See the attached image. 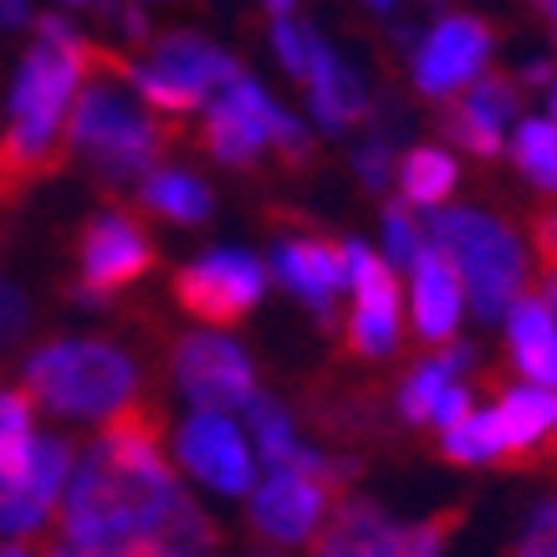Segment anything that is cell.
Masks as SVG:
<instances>
[{"instance_id":"cell-1","label":"cell","mask_w":557,"mask_h":557,"mask_svg":"<svg viewBox=\"0 0 557 557\" xmlns=\"http://www.w3.org/2000/svg\"><path fill=\"white\" fill-rule=\"evenodd\" d=\"M108 420L113 424L83 456L67 486L62 553H153L174 502L185 496L159 445V409L123 405Z\"/></svg>"},{"instance_id":"cell-2","label":"cell","mask_w":557,"mask_h":557,"mask_svg":"<svg viewBox=\"0 0 557 557\" xmlns=\"http://www.w3.org/2000/svg\"><path fill=\"white\" fill-rule=\"evenodd\" d=\"M170 138H174L170 123H159L144 108V98H134L128 62H119L113 51H98L83 41V87L72 92L67 144L83 149L98 164L102 185L144 180Z\"/></svg>"},{"instance_id":"cell-3","label":"cell","mask_w":557,"mask_h":557,"mask_svg":"<svg viewBox=\"0 0 557 557\" xmlns=\"http://www.w3.org/2000/svg\"><path fill=\"white\" fill-rule=\"evenodd\" d=\"M83 83V36L77 41H36L21 57L16 87H11V128L0 138V149L11 159L21 180L57 170L67 149H62V119L72 108V92Z\"/></svg>"},{"instance_id":"cell-4","label":"cell","mask_w":557,"mask_h":557,"mask_svg":"<svg viewBox=\"0 0 557 557\" xmlns=\"http://www.w3.org/2000/svg\"><path fill=\"white\" fill-rule=\"evenodd\" d=\"M32 405H47L67 420H108L138 394V363L113 343L67 338L26 363Z\"/></svg>"},{"instance_id":"cell-5","label":"cell","mask_w":557,"mask_h":557,"mask_svg":"<svg viewBox=\"0 0 557 557\" xmlns=\"http://www.w3.org/2000/svg\"><path fill=\"white\" fill-rule=\"evenodd\" d=\"M430 246H440L456 261L460 287L471 297L475 318L496 322L517 302V292L527 282V256L522 240L511 236L502 220L481 215V210H445L430 225Z\"/></svg>"},{"instance_id":"cell-6","label":"cell","mask_w":557,"mask_h":557,"mask_svg":"<svg viewBox=\"0 0 557 557\" xmlns=\"http://www.w3.org/2000/svg\"><path fill=\"white\" fill-rule=\"evenodd\" d=\"M236 72V57L200 41V36H170L153 47L149 67H128V83L144 102L164 108V113H189L210 98V87H225Z\"/></svg>"},{"instance_id":"cell-7","label":"cell","mask_w":557,"mask_h":557,"mask_svg":"<svg viewBox=\"0 0 557 557\" xmlns=\"http://www.w3.org/2000/svg\"><path fill=\"white\" fill-rule=\"evenodd\" d=\"M261 287H267V271L246 251H210L174 276L180 307L210 327H236L261 302Z\"/></svg>"},{"instance_id":"cell-8","label":"cell","mask_w":557,"mask_h":557,"mask_svg":"<svg viewBox=\"0 0 557 557\" xmlns=\"http://www.w3.org/2000/svg\"><path fill=\"white\" fill-rule=\"evenodd\" d=\"M174 384H180V394L195 409L225 414V409H246V399L256 394V369L231 338L200 333V338L180 343V354H174Z\"/></svg>"},{"instance_id":"cell-9","label":"cell","mask_w":557,"mask_h":557,"mask_svg":"<svg viewBox=\"0 0 557 557\" xmlns=\"http://www.w3.org/2000/svg\"><path fill=\"white\" fill-rule=\"evenodd\" d=\"M343 256H348V287L358 297L354 318H348V348L358 358L394 354L399 348V287H394V271L358 240H348Z\"/></svg>"},{"instance_id":"cell-10","label":"cell","mask_w":557,"mask_h":557,"mask_svg":"<svg viewBox=\"0 0 557 557\" xmlns=\"http://www.w3.org/2000/svg\"><path fill=\"white\" fill-rule=\"evenodd\" d=\"M276 119H282V108H276L251 77H231V83L220 87L210 119H205V149L215 153L220 164L246 170L256 153L271 144Z\"/></svg>"},{"instance_id":"cell-11","label":"cell","mask_w":557,"mask_h":557,"mask_svg":"<svg viewBox=\"0 0 557 557\" xmlns=\"http://www.w3.org/2000/svg\"><path fill=\"white\" fill-rule=\"evenodd\" d=\"M83 297L87 302H108L119 297L128 282H138L153 267V246L128 215H98L83 231Z\"/></svg>"},{"instance_id":"cell-12","label":"cell","mask_w":557,"mask_h":557,"mask_svg":"<svg viewBox=\"0 0 557 557\" xmlns=\"http://www.w3.org/2000/svg\"><path fill=\"white\" fill-rule=\"evenodd\" d=\"M180 460L200 475L210 491L225 496H246L256 486V460L251 445L240 440V430L215 409H200L195 420H185L180 430Z\"/></svg>"},{"instance_id":"cell-13","label":"cell","mask_w":557,"mask_h":557,"mask_svg":"<svg viewBox=\"0 0 557 557\" xmlns=\"http://www.w3.org/2000/svg\"><path fill=\"white\" fill-rule=\"evenodd\" d=\"M327 481L292 466H271V475L251 496V527L267 542H302L318 532L322 511H327Z\"/></svg>"},{"instance_id":"cell-14","label":"cell","mask_w":557,"mask_h":557,"mask_svg":"<svg viewBox=\"0 0 557 557\" xmlns=\"http://www.w3.org/2000/svg\"><path fill=\"white\" fill-rule=\"evenodd\" d=\"M491 32L475 16H445L435 32L424 36L420 57H414V87L424 98H445L486 67Z\"/></svg>"},{"instance_id":"cell-15","label":"cell","mask_w":557,"mask_h":557,"mask_svg":"<svg viewBox=\"0 0 557 557\" xmlns=\"http://www.w3.org/2000/svg\"><path fill=\"white\" fill-rule=\"evenodd\" d=\"M517 108H522L517 83H507V77H481V83L445 113V134L456 138L460 149L481 153V159H496V153H502V138H507V123L517 119Z\"/></svg>"},{"instance_id":"cell-16","label":"cell","mask_w":557,"mask_h":557,"mask_svg":"<svg viewBox=\"0 0 557 557\" xmlns=\"http://www.w3.org/2000/svg\"><path fill=\"white\" fill-rule=\"evenodd\" d=\"M322 557H409V527L388 522L369 502H343L333 507V522L318 532Z\"/></svg>"},{"instance_id":"cell-17","label":"cell","mask_w":557,"mask_h":557,"mask_svg":"<svg viewBox=\"0 0 557 557\" xmlns=\"http://www.w3.org/2000/svg\"><path fill=\"white\" fill-rule=\"evenodd\" d=\"M409 271H414V327H420L424 343H445L456 333L460 307H466V287H460L456 261L440 246H424Z\"/></svg>"},{"instance_id":"cell-18","label":"cell","mask_w":557,"mask_h":557,"mask_svg":"<svg viewBox=\"0 0 557 557\" xmlns=\"http://www.w3.org/2000/svg\"><path fill=\"white\" fill-rule=\"evenodd\" d=\"M276 276H282L312 312H327L333 292L348 287V256H343V246H333V240H322V236L287 240V246L276 251Z\"/></svg>"},{"instance_id":"cell-19","label":"cell","mask_w":557,"mask_h":557,"mask_svg":"<svg viewBox=\"0 0 557 557\" xmlns=\"http://www.w3.org/2000/svg\"><path fill=\"white\" fill-rule=\"evenodd\" d=\"M307 92H312V113H318L322 128H333L343 134L348 123H358L369 113V98H363V83H358L354 72L343 67L338 57L327 51V41L312 36V57H307Z\"/></svg>"},{"instance_id":"cell-20","label":"cell","mask_w":557,"mask_h":557,"mask_svg":"<svg viewBox=\"0 0 557 557\" xmlns=\"http://www.w3.org/2000/svg\"><path fill=\"white\" fill-rule=\"evenodd\" d=\"M511 354L532 384L557 388V312L542 297H522L511 307Z\"/></svg>"},{"instance_id":"cell-21","label":"cell","mask_w":557,"mask_h":557,"mask_svg":"<svg viewBox=\"0 0 557 557\" xmlns=\"http://www.w3.org/2000/svg\"><path fill=\"white\" fill-rule=\"evenodd\" d=\"M496 424H502V450L507 456H527L532 445L557 430V388H507L502 405L491 409Z\"/></svg>"},{"instance_id":"cell-22","label":"cell","mask_w":557,"mask_h":557,"mask_svg":"<svg viewBox=\"0 0 557 557\" xmlns=\"http://www.w3.org/2000/svg\"><path fill=\"white\" fill-rule=\"evenodd\" d=\"M144 205L153 215L180 220V225H200L210 215V189L185 170H149L144 174Z\"/></svg>"},{"instance_id":"cell-23","label":"cell","mask_w":557,"mask_h":557,"mask_svg":"<svg viewBox=\"0 0 557 557\" xmlns=\"http://www.w3.org/2000/svg\"><path fill=\"white\" fill-rule=\"evenodd\" d=\"M32 394H16V388H5L0 394V475L5 481H16L26 486V475H32Z\"/></svg>"},{"instance_id":"cell-24","label":"cell","mask_w":557,"mask_h":557,"mask_svg":"<svg viewBox=\"0 0 557 557\" xmlns=\"http://www.w3.org/2000/svg\"><path fill=\"white\" fill-rule=\"evenodd\" d=\"M456 180H460L456 159L440 149H409L399 159V189H405L409 205H440L456 189Z\"/></svg>"},{"instance_id":"cell-25","label":"cell","mask_w":557,"mask_h":557,"mask_svg":"<svg viewBox=\"0 0 557 557\" xmlns=\"http://www.w3.org/2000/svg\"><path fill=\"white\" fill-rule=\"evenodd\" d=\"M511 159H517V170L537 189H553L557 195V123L527 119L517 128V138H511Z\"/></svg>"},{"instance_id":"cell-26","label":"cell","mask_w":557,"mask_h":557,"mask_svg":"<svg viewBox=\"0 0 557 557\" xmlns=\"http://www.w3.org/2000/svg\"><path fill=\"white\" fill-rule=\"evenodd\" d=\"M445 456L456 460V466H481V460H496L507 456L502 450V424L496 414H466L445 430Z\"/></svg>"},{"instance_id":"cell-27","label":"cell","mask_w":557,"mask_h":557,"mask_svg":"<svg viewBox=\"0 0 557 557\" xmlns=\"http://www.w3.org/2000/svg\"><path fill=\"white\" fill-rule=\"evenodd\" d=\"M210 547H215L210 517H205L189 496H180L170 511V522H164V532H159V542H153V553H210Z\"/></svg>"},{"instance_id":"cell-28","label":"cell","mask_w":557,"mask_h":557,"mask_svg":"<svg viewBox=\"0 0 557 557\" xmlns=\"http://www.w3.org/2000/svg\"><path fill=\"white\" fill-rule=\"evenodd\" d=\"M67 471H72V445L67 440H36L32 445V475H26V491L36 502H57L62 486H67Z\"/></svg>"},{"instance_id":"cell-29","label":"cell","mask_w":557,"mask_h":557,"mask_svg":"<svg viewBox=\"0 0 557 557\" xmlns=\"http://www.w3.org/2000/svg\"><path fill=\"white\" fill-rule=\"evenodd\" d=\"M47 517H51L47 502H36L26 486L0 475V537H32V532L47 527Z\"/></svg>"},{"instance_id":"cell-30","label":"cell","mask_w":557,"mask_h":557,"mask_svg":"<svg viewBox=\"0 0 557 557\" xmlns=\"http://www.w3.org/2000/svg\"><path fill=\"white\" fill-rule=\"evenodd\" d=\"M450 379H456V373L445 369L440 358L420 363V369L405 379V388H399V414H405L409 424H414V420H430V405H435V394L450 384Z\"/></svg>"},{"instance_id":"cell-31","label":"cell","mask_w":557,"mask_h":557,"mask_svg":"<svg viewBox=\"0 0 557 557\" xmlns=\"http://www.w3.org/2000/svg\"><path fill=\"white\" fill-rule=\"evenodd\" d=\"M384 251L394 267H414V256L424 251L420 225L409 220V205H388L384 210Z\"/></svg>"},{"instance_id":"cell-32","label":"cell","mask_w":557,"mask_h":557,"mask_svg":"<svg viewBox=\"0 0 557 557\" xmlns=\"http://www.w3.org/2000/svg\"><path fill=\"white\" fill-rule=\"evenodd\" d=\"M271 41H276V57L292 77H307V57H312V32L292 21V11H276V26H271Z\"/></svg>"},{"instance_id":"cell-33","label":"cell","mask_w":557,"mask_h":557,"mask_svg":"<svg viewBox=\"0 0 557 557\" xmlns=\"http://www.w3.org/2000/svg\"><path fill=\"white\" fill-rule=\"evenodd\" d=\"M517 553H522V557H557V496H553V502H542V507L532 511L527 532L517 537Z\"/></svg>"},{"instance_id":"cell-34","label":"cell","mask_w":557,"mask_h":557,"mask_svg":"<svg viewBox=\"0 0 557 557\" xmlns=\"http://www.w3.org/2000/svg\"><path fill=\"white\" fill-rule=\"evenodd\" d=\"M26 327H32V302H26V292L11 287V282H0V348L21 343Z\"/></svg>"},{"instance_id":"cell-35","label":"cell","mask_w":557,"mask_h":557,"mask_svg":"<svg viewBox=\"0 0 557 557\" xmlns=\"http://www.w3.org/2000/svg\"><path fill=\"white\" fill-rule=\"evenodd\" d=\"M466 414H471V394H466V388L450 379V384L435 394V405H430V420H435L440 430H450V424L466 420Z\"/></svg>"},{"instance_id":"cell-36","label":"cell","mask_w":557,"mask_h":557,"mask_svg":"<svg viewBox=\"0 0 557 557\" xmlns=\"http://www.w3.org/2000/svg\"><path fill=\"white\" fill-rule=\"evenodd\" d=\"M532 240H537L542 267L557 271V210H542V215L532 220Z\"/></svg>"},{"instance_id":"cell-37","label":"cell","mask_w":557,"mask_h":557,"mask_svg":"<svg viewBox=\"0 0 557 557\" xmlns=\"http://www.w3.org/2000/svg\"><path fill=\"white\" fill-rule=\"evenodd\" d=\"M358 174H363V185H369L373 195L384 189V180H388V153H384V144H373V149L358 153Z\"/></svg>"},{"instance_id":"cell-38","label":"cell","mask_w":557,"mask_h":557,"mask_svg":"<svg viewBox=\"0 0 557 557\" xmlns=\"http://www.w3.org/2000/svg\"><path fill=\"white\" fill-rule=\"evenodd\" d=\"M26 185L16 170H11V159H5V149H0V215H5V205L16 200V189Z\"/></svg>"},{"instance_id":"cell-39","label":"cell","mask_w":557,"mask_h":557,"mask_svg":"<svg viewBox=\"0 0 557 557\" xmlns=\"http://www.w3.org/2000/svg\"><path fill=\"white\" fill-rule=\"evenodd\" d=\"M26 16H32V11H26V0H0V26H21Z\"/></svg>"},{"instance_id":"cell-40","label":"cell","mask_w":557,"mask_h":557,"mask_svg":"<svg viewBox=\"0 0 557 557\" xmlns=\"http://www.w3.org/2000/svg\"><path fill=\"white\" fill-rule=\"evenodd\" d=\"M547 102H553V119H557V77L547 83Z\"/></svg>"},{"instance_id":"cell-41","label":"cell","mask_w":557,"mask_h":557,"mask_svg":"<svg viewBox=\"0 0 557 557\" xmlns=\"http://www.w3.org/2000/svg\"><path fill=\"white\" fill-rule=\"evenodd\" d=\"M271 11H292V0H267Z\"/></svg>"},{"instance_id":"cell-42","label":"cell","mask_w":557,"mask_h":557,"mask_svg":"<svg viewBox=\"0 0 557 557\" xmlns=\"http://www.w3.org/2000/svg\"><path fill=\"white\" fill-rule=\"evenodd\" d=\"M369 5H373V11H388V5H394V0H369Z\"/></svg>"},{"instance_id":"cell-43","label":"cell","mask_w":557,"mask_h":557,"mask_svg":"<svg viewBox=\"0 0 557 557\" xmlns=\"http://www.w3.org/2000/svg\"><path fill=\"white\" fill-rule=\"evenodd\" d=\"M72 5H87V0H72Z\"/></svg>"}]
</instances>
